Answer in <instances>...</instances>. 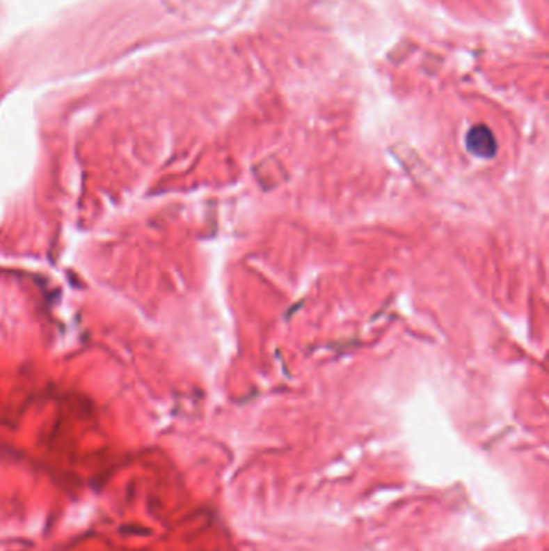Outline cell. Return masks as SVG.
Masks as SVG:
<instances>
[{
	"label": "cell",
	"mask_w": 549,
	"mask_h": 551,
	"mask_svg": "<svg viewBox=\"0 0 549 551\" xmlns=\"http://www.w3.org/2000/svg\"><path fill=\"white\" fill-rule=\"evenodd\" d=\"M466 147L472 155L477 158H493L496 155V139L488 127L484 125H477L470 127L466 136Z\"/></svg>",
	"instance_id": "obj_1"
}]
</instances>
